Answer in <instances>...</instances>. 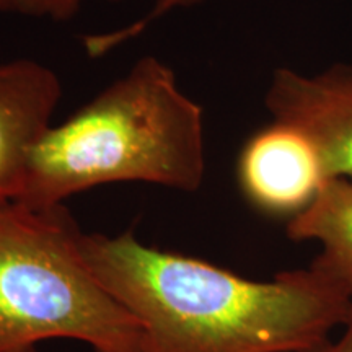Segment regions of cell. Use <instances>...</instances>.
<instances>
[{"instance_id":"5b68a950","label":"cell","mask_w":352,"mask_h":352,"mask_svg":"<svg viewBox=\"0 0 352 352\" xmlns=\"http://www.w3.org/2000/svg\"><path fill=\"white\" fill-rule=\"evenodd\" d=\"M239 179L254 208L294 217L314 202L328 176L318 151L302 131L272 121L241 151Z\"/></svg>"},{"instance_id":"52a82bcc","label":"cell","mask_w":352,"mask_h":352,"mask_svg":"<svg viewBox=\"0 0 352 352\" xmlns=\"http://www.w3.org/2000/svg\"><path fill=\"white\" fill-rule=\"evenodd\" d=\"M287 236L318 243L310 267L352 297V182L327 179L314 202L290 219Z\"/></svg>"},{"instance_id":"277c9868","label":"cell","mask_w":352,"mask_h":352,"mask_svg":"<svg viewBox=\"0 0 352 352\" xmlns=\"http://www.w3.org/2000/svg\"><path fill=\"white\" fill-rule=\"evenodd\" d=\"M264 103L272 120L314 142L328 179L352 182V64L336 63L311 76L276 69Z\"/></svg>"},{"instance_id":"30bf717a","label":"cell","mask_w":352,"mask_h":352,"mask_svg":"<svg viewBox=\"0 0 352 352\" xmlns=\"http://www.w3.org/2000/svg\"><path fill=\"white\" fill-rule=\"evenodd\" d=\"M311 352H352V315L342 327L341 336L336 341H327Z\"/></svg>"},{"instance_id":"8fae6325","label":"cell","mask_w":352,"mask_h":352,"mask_svg":"<svg viewBox=\"0 0 352 352\" xmlns=\"http://www.w3.org/2000/svg\"><path fill=\"white\" fill-rule=\"evenodd\" d=\"M20 0H0V12H16Z\"/></svg>"},{"instance_id":"ba28073f","label":"cell","mask_w":352,"mask_h":352,"mask_svg":"<svg viewBox=\"0 0 352 352\" xmlns=\"http://www.w3.org/2000/svg\"><path fill=\"white\" fill-rule=\"evenodd\" d=\"M201 2V0H157V3L153 6V8L144 19H140L139 21H135L134 25L126 26V28L118 30V32L108 33V34H101V36H88L85 38V47L87 52L91 56H100L103 52H107L108 50H111L113 46L116 44L124 43L126 39H131L142 32L144 28H147L148 25L152 23L153 20L160 19L164 16L166 12H170L171 8L176 7H188L192 6V3Z\"/></svg>"},{"instance_id":"3957f363","label":"cell","mask_w":352,"mask_h":352,"mask_svg":"<svg viewBox=\"0 0 352 352\" xmlns=\"http://www.w3.org/2000/svg\"><path fill=\"white\" fill-rule=\"evenodd\" d=\"M82 232L60 206L0 204V352L76 340L140 352V327L88 266Z\"/></svg>"},{"instance_id":"7a4b0ae2","label":"cell","mask_w":352,"mask_h":352,"mask_svg":"<svg viewBox=\"0 0 352 352\" xmlns=\"http://www.w3.org/2000/svg\"><path fill=\"white\" fill-rule=\"evenodd\" d=\"M206 175L202 109L168 65L144 57L30 151L13 202L44 209L108 183L196 191Z\"/></svg>"},{"instance_id":"9c48e42d","label":"cell","mask_w":352,"mask_h":352,"mask_svg":"<svg viewBox=\"0 0 352 352\" xmlns=\"http://www.w3.org/2000/svg\"><path fill=\"white\" fill-rule=\"evenodd\" d=\"M80 3L82 0H20L16 12L25 13V15L64 20L74 15Z\"/></svg>"},{"instance_id":"8992f818","label":"cell","mask_w":352,"mask_h":352,"mask_svg":"<svg viewBox=\"0 0 352 352\" xmlns=\"http://www.w3.org/2000/svg\"><path fill=\"white\" fill-rule=\"evenodd\" d=\"M59 77L36 60L0 64V204L19 197L30 151L51 127Z\"/></svg>"},{"instance_id":"6da1fadb","label":"cell","mask_w":352,"mask_h":352,"mask_svg":"<svg viewBox=\"0 0 352 352\" xmlns=\"http://www.w3.org/2000/svg\"><path fill=\"white\" fill-rule=\"evenodd\" d=\"M80 246L138 320L140 352H311L352 315V297L310 266L252 280L152 248L131 232L82 233Z\"/></svg>"}]
</instances>
